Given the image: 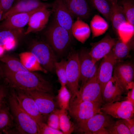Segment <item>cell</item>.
Returning a JSON list of instances; mask_svg holds the SVG:
<instances>
[{
  "mask_svg": "<svg viewBox=\"0 0 134 134\" xmlns=\"http://www.w3.org/2000/svg\"><path fill=\"white\" fill-rule=\"evenodd\" d=\"M2 79H3L2 71L0 67V80Z\"/></svg>",
  "mask_w": 134,
  "mask_h": 134,
  "instance_id": "ee69618b",
  "label": "cell"
},
{
  "mask_svg": "<svg viewBox=\"0 0 134 134\" xmlns=\"http://www.w3.org/2000/svg\"><path fill=\"white\" fill-rule=\"evenodd\" d=\"M117 31L120 40L124 43H128L134 35V25L127 21L120 25Z\"/></svg>",
  "mask_w": 134,
  "mask_h": 134,
  "instance_id": "1f68e13d",
  "label": "cell"
},
{
  "mask_svg": "<svg viewBox=\"0 0 134 134\" xmlns=\"http://www.w3.org/2000/svg\"><path fill=\"white\" fill-rule=\"evenodd\" d=\"M22 28L0 30V46L16 41L23 35Z\"/></svg>",
  "mask_w": 134,
  "mask_h": 134,
  "instance_id": "f1b7e54d",
  "label": "cell"
},
{
  "mask_svg": "<svg viewBox=\"0 0 134 134\" xmlns=\"http://www.w3.org/2000/svg\"><path fill=\"white\" fill-rule=\"evenodd\" d=\"M103 58L98 69L99 81L102 94L106 84L112 76L114 67L117 63L111 50Z\"/></svg>",
  "mask_w": 134,
  "mask_h": 134,
  "instance_id": "9a60e30c",
  "label": "cell"
},
{
  "mask_svg": "<svg viewBox=\"0 0 134 134\" xmlns=\"http://www.w3.org/2000/svg\"><path fill=\"white\" fill-rule=\"evenodd\" d=\"M111 5L110 21L114 28L116 31L119 26L127 21L121 6L117 1L110 2Z\"/></svg>",
  "mask_w": 134,
  "mask_h": 134,
  "instance_id": "d4e9b609",
  "label": "cell"
},
{
  "mask_svg": "<svg viewBox=\"0 0 134 134\" xmlns=\"http://www.w3.org/2000/svg\"><path fill=\"white\" fill-rule=\"evenodd\" d=\"M127 93L126 100L130 102L134 106V86Z\"/></svg>",
  "mask_w": 134,
  "mask_h": 134,
  "instance_id": "60d3db41",
  "label": "cell"
},
{
  "mask_svg": "<svg viewBox=\"0 0 134 134\" xmlns=\"http://www.w3.org/2000/svg\"><path fill=\"white\" fill-rule=\"evenodd\" d=\"M108 25L107 22L98 15H95L90 22V29L92 38L104 34L107 30Z\"/></svg>",
  "mask_w": 134,
  "mask_h": 134,
  "instance_id": "484cf974",
  "label": "cell"
},
{
  "mask_svg": "<svg viewBox=\"0 0 134 134\" xmlns=\"http://www.w3.org/2000/svg\"><path fill=\"white\" fill-rule=\"evenodd\" d=\"M0 61L5 64L10 70L14 72L30 71L25 67L20 60L8 54L0 55Z\"/></svg>",
  "mask_w": 134,
  "mask_h": 134,
  "instance_id": "83f0119b",
  "label": "cell"
},
{
  "mask_svg": "<svg viewBox=\"0 0 134 134\" xmlns=\"http://www.w3.org/2000/svg\"><path fill=\"white\" fill-rule=\"evenodd\" d=\"M70 93L66 86H61L58 90L57 99L60 109L67 110L69 108Z\"/></svg>",
  "mask_w": 134,
  "mask_h": 134,
  "instance_id": "d6a6232c",
  "label": "cell"
},
{
  "mask_svg": "<svg viewBox=\"0 0 134 134\" xmlns=\"http://www.w3.org/2000/svg\"><path fill=\"white\" fill-rule=\"evenodd\" d=\"M6 95L5 87L4 86L3 89L0 93V108L4 101V98Z\"/></svg>",
  "mask_w": 134,
  "mask_h": 134,
  "instance_id": "b9f144b4",
  "label": "cell"
},
{
  "mask_svg": "<svg viewBox=\"0 0 134 134\" xmlns=\"http://www.w3.org/2000/svg\"><path fill=\"white\" fill-rule=\"evenodd\" d=\"M52 13V10L46 7L39 8L31 16L28 23V28L25 34H27L31 32H37L42 30L47 23Z\"/></svg>",
  "mask_w": 134,
  "mask_h": 134,
  "instance_id": "2e32d148",
  "label": "cell"
},
{
  "mask_svg": "<svg viewBox=\"0 0 134 134\" xmlns=\"http://www.w3.org/2000/svg\"><path fill=\"white\" fill-rule=\"evenodd\" d=\"M74 17L85 19L89 16L90 9L86 0H63Z\"/></svg>",
  "mask_w": 134,
  "mask_h": 134,
  "instance_id": "44dd1931",
  "label": "cell"
},
{
  "mask_svg": "<svg viewBox=\"0 0 134 134\" xmlns=\"http://www.w3.org/2000/svg\"><path fill=\"white\" fill-rule=\"evenodd\" d=\"M52 5L39 0H18L3 15L2 20L15 14L28 12L43 7L49 8Z\"/></svg>",
  "mask_w": 134,
  "mask_h": 134,
  "instance_id": "ac0fdd59",
  "label": "cell"
},
{
  "mask_svg": "<svg viewBox=\"0 0 134 134\" xmlns=\"http://www.w3.org/2000/svg\"><path fill=\"white\" fill-rule=\"evenodd\" d=\"M126 126L129 130L131 134H134V119L131 118L122 119Z\"/></svg>",
  "mask_w": 134,
  "mask_h": 134,
  "instance_id": "ab89813d",
  "label": "cell"
},
{
  "mask_svg": "<svg viewBox=\"0 0 134 134\" xmlns=\"http://www.w3.org/2000/svg\"><path fill=\"white\" fill-rule=\"evenodd\" d=\"M0 67L3 79L14 89L38 91L51 94L53 92L51 83L38 73L31 71L14 72L1 62Z\"/></svg>",
  "mask_w": 134,
  "mask_h": 134,
  "instance_id": "6da1fadb",
  "label": "cell"
},
{
  "mask_svg": "<svg viewBox=\"0 0 134 134\" xmlns=\"http://www.w3.org/2000/svg\"><path fill=\"white\" fill-rule=\"evenodd\" d=\"M102 104L100 101H85L69 106L68 110L71 116L78 122L102 112L100 109Z\"/></svg>",
  "mask_w": 134,
  "mask_h": 134,
  "instance_id": "ba28073f",
  "label": "cell"
},
{
  "mask_svg": "<svg viewBox=\"0 0 134 134\" xmlns=\"http://www.w3.org/2000/svg\"><path fill=\"white\" fill-rule=\"evenodd\" d=\"M30 52L47 71H55L56 57L55 52L47 43L35 41L32 46Z\"/></svg>",
  "mask_w": 134,
  "mask_h": 134,
  "instance_id": "8992f818",
  "label": "cell"
},
{
  "mask_svg": "<svg viewBox=\"0 0 134 134\" xmlns=\"http://www.w3.org/2000/svg\"><path fill=\"white\" fill-rule=\"evenodd\" d=\"M117 40L108 34L100 40L91 43L92 46L89 54L93 60L97 63L111 51Z\"/></svg>",
  "mask_w": 134,
  "mask_h": 134,
  "instance_id": "e0dca14e",
  "label": "cell"
},
{
  "mask_svg": "<svg viewBox=\"0 0 134 134\" xmlns=\"http://www.w3.org/2000/svg\"><path fill=\"white\" fill-rule=\"evenodd\" d=\"M40 8L28 12L15 14L6 18L0 23V30L22 28L28 23L32 15Z\"/></svg>",
  "mask_w": 134,
  "mask_h": 134,
  "instance_id": "ffe728a7",
  "label": "cell"
},
{
  "mask_svg": "<svg viewBox=\"0 0 134 134\" xmlns=\"http://www.w3.org/2000/svg\"><path fill=\"white\" fill-rule=\"evenodd\" d=\"M23 91L33 99L40 112L45 118L56 109L54 98L51 94L36 91Z\"/></svg>",
  "mask_w": 134,
  "mask_h": 134,
  "instance_id": "5bb4252c",
  "label": "cell"
},
{
  "mask_svg": "<svg viewBox=\"0 0 134 134\" xmlns=\"http://www.w3.org/2000/svg\"><path fill=\"white\" fill-rule=\"evenodd\" d=\"M60 109H55L48 116L47 124L51 127L58 130L60 128L59 124Z\"/></svg>",
  "mask_w": 134,
  "mask_h": 134,
  "instance_id": "8d00e7d4",
  "label": "cell"
},
{
  "mask_svg": "<svg viewBox=\"0 0 134 134\" xmlns=\"http://www.w3.org/2000/svg\"><path fill=\"white\" fill-rule=\"evenodd\" d=\"M10 107L15 121V126L21 134H38L37 124L20 106L14 91L9 98Z\"/></svg>",
  "mask_w": 134,
  "mask_h": 134,
  "instance_id": "7a4b0ae2",
  "label": "cell"
},
{
  "mask_svg": "<svg viewBox=\"0 0 134 134\" xmlns=\"http://www.w3.org/2000/svg\"><path fill=\"white\" fill-rule=\"evenodd\" d=\"M85 101H100L103 103L99 81L98 70L96 74L80 88L77 95L69 104V106Z\"/></svg>",
  "mask_w": 134,
  "mask_h": 134,
  "instance_id": "52a82bcc",
  "label": "cell"
},
{
  "mask_svg": "<svg viewBox=\"0 0 134 134\" xmlns=\"http://www.w3.org/2000/svg\"><path fill=\"white\" fill-rule=\"evenodd\" d=\"M67 110L60 109V127L64 134H70L75 129V126L70 120Z\"/></svg>",
  "mask_w": 134,
  "mask_h": 134,
  "instance_id": "f546056e",
  "label": "cell"
},
{
  "mask_svg": "<svg viewBox=\"0 0 134 134\" xmlns=\"http://www.w3.org/2000/svg\"><path fill=\"white\" fill-rule=\"evenodd\" d=\"M121 3L122 9L127 21L134 25V5L131 0H123Z\"/></svg>",
  "mask_w": 134,
  "mask_h": 134,
  "instance_id": "d590c367",
  "label": "cell"
},
{
  "mask_svg": "<svg viewBox=\"0 0 134 134\" xmlns=\"http://www.w3.org/2000/svg\"><path fill=\"white\" fill-rule=\"evenodd\" d=\"M108 0L110 2L113 1H117V0Z\"/></svg>",
  "mask_w": 134,
  "mask_h": 134,
  "instance_id": "bcb514c9",
  "label": "cell"
},
{
  "mask_svg": "<svg viewBox=\"0 0 134 134\" xmlns=\"http://www.w3.org/2000/svg\"><path fill=\"white\" fill-rule=\"evenodd\" d=\"M46 36L47 43L55 52L60 55L63 54L68 48L73 36L54 19L48 28Z\"/></svg>",
  "mask_w": 134,
  "mask_h": 134,
  "instance_id": "3957f363",
  "label": "cell"
},
{
  "mask_svg": "<svg viewBox=\"0 0 134 134\" xmlns=\"http://www.w3.org/2000/svg\"><path fill=\"white\" fill-rule=\"evenodd\" d=\"M19 56L22 63L29 71H39L45 73L47 72L41 66L30 52L21 53Z\"/></svg>",
  "mask_w": 134,
  "mask_h": 134,
  "instance_id": "cb8c5ba5",
  "label": "cell"
},
{
  "mask_svg": "<svg viewBox=\"0 0 134 134\" xmlns=\"http://www.w3.org/2000/svg\"><path fill=\"white\" fill-rule=\"evenodd\" d=\"M80 75L79 81L82 88L86 82L97 73L98 67L89 54V51L83 49L78 53Z\"/></svg>",
  "mask_w": 134,
  "mask_h": 134,
  "instance_id": "9c48e42d",
  "label": "cell"
},
{
  "mask_svg": "<svg viewBox=\"0 0 134 134\" xmlns=\"http://www.w3.org/2000/svg\"><path fill=\"white\" fill-rule=\"evenodd\" d=\"M51 7L54 20L60 26L67 30L72 34L71 28L73 23L74 16L71 14L63 0H55Z\"/></svg>",
  "mask_w": 134,
  "mask_h": 134,
  "instance_id": "7c38bea8",
  "label": "cell"
},
{
  "mask_svg": "<svg viewBox=\"0 0 134 134\" xmlns=\"http://www.w3.org/2000/svg\"><path fill=\"white\" fill-rule=\"evenodd\" d=\"M14 0H0V9L2 12L3 15L12 7Z\"/></svg>",
  "mask_w": 134,
  "mask_h": 134,
  "instance_id": "f35d334b",
  "label": "cell"
},
{
  "mask_svg": "<svg viewBox=\"0 0 134 134\" xmlns=\"http://www.w3.org/2000/svg\"><path fill=\"white\" fill-rule=\"evenodd\" d=\"M129 42L124 43L119 39L112 48L111 50L117 63L123 62L128 55L131 49Z\"/></svg>",
  "mask_w": 134,
  "mask_h": 134,
  "instance_id": "4316f807",
  "label": "cell"
},
{
  "mask_svg": "<svg viewBox=\"0 0 134 134\" xmlns=\"http://www.w3.org/2000/svg\"><path fill=\"white\" fill-rule=\"evenodd\" d=\"M100 111L115 118L126 119L133 116L134 107L127 101H117L102 104Z\"/></svg>",
  "mask_w": 134,
  "mask_h": 134,
  "instance_id": "8fae6325",
  "label": "cell"
},
{
  "mask_svg": "<svg viewBox=\"0 0 134 134\" xmlns=\"http://www.w3.org/2000/svg\"><path fill=\"white\" fill-rule=\"evenodd\" d=\"M114 121L111 116L103 112L86 120L77 122L74 130L85 134H108L106 128Z\"/></svg>",
  "mask_w": 134,
  "mask_h": 134,
  "instance_id": "277c9868",
  "label": "cell"
},
{
  "mask_svg": "<svg viewBox=\"0 0 134 134\" xmlns=\"http://www.w3.org/2000/svg\"><path fill=\"white\" fill-rule=\"evenodd\" d=\"M125 92L117 78L112 76L106 84L102 94L103 104L119 101Z\"/></svg>",
  "mask_w": 134,
  "mask_h": 134,
  "instance_id": "d6986e66",
  "label": "cell"
},
{
  "mask_svg": "<svg viewBox=\"0 0 134 134\" xmlns=\"http://www.w3.org/2000/svg\"><path fill=\"white\" fill-rule=\"evenodd\" d=\"M4 101L0 108V134L7 133L14 125V118Z\"/></svg>",
  "mask_w": 134,
  "mask_h": 134,
  "instance_id": "603a6c76",
  "label": "cell"
},
{
  "mask_svg": "<svg viewBox=\"0 0 134 134\" xmlns=\"http://www.w3.org/2000/svg\"><path fill=\"white\" fill-rule=\"evenodd\" d=\"M94 7L105 18L108 23L110 22L111 5L108 0H90Z\"/></svg>",
  "mask_w": 134,
  "mask_h": 134,
  "instance_id": "4dcf8cb0",
  "label": "cell"
},
{
  "mask_svg": "<svg viewBox=\"0 0 134 134\" xmlns=\"http://www.w3.org/2000/svg\"><path fill=\"white\" fill-rule=\"evenodd\" d=\"M123 62L115 64L113 73L126 91L134 86V67L131 63Z\"/></svg>",
  "mask_w": 134,
  "mask_h": 134,
  "instance_id": "4fadbf2b",
  "label": "cell"
},
{
  "mask_svg": "<svg viewBox=\"0 0 134 134\" xmlns=\"http://www.w3.org/2000/svg\"><path fill=\"white\" fill-rule=\"evenodd\" d=\"M66 65L67 61L65 59L60 62L56 61L55 64V71L61 86L66 85Z\"/></svg>",
  "mask_w": 134,
  "mask_h": 134,
  "instance_id": "e575fe53",
  "label": "cell"
},
{
  "mask_svg": "<svg viewBox=\"0 0 134 134\" xmlns=\"http://www.w3.org/2000/svg\"></svg>",
  "mask_w": 134,
  "mask_h": 134,
  "instance_id": "7dc6e473",
  "label": "cell"
},
{
  "mask_svg": "<svg viewBox=\"0 0 134 134\" xmlns=\"http://www.w3.org/2000/svg\"><path fill=\"white\" fill-rule=\"evenodd\" d=\"M4 86L3 85L0 83V93L3 89Z\"/></svg>",
  "mask_w": 134,
  "mask_h": 134,
  "instance_id": "f6af8a7d",
  "label": "cell"
},
{
  "mask_svg": "<svg viewBox=\"0 0 134 134\" xmlns=\"http://www.w3.org/2000/svg\"><path fill=\"white\" fill-rule=\"evenodd\" d=\"M15 90L16 97L24 111L34 119L37 124L44 122L45 117L40 112L32 97L23 91Z\"/></svg>",
  "mask_w": 134,
  "mask_h": 134,
  "instance_id": "30bf717a",
  "label": "cell"
},
{
  "mask_svg": "<svg viewBox=\"0 0 134 134\" xmlns=\"http://www.w3.org/2000/svg\"><path fill=\"white\" fill-rule=\"evenodd\" d=\"M90 28L88 24L79 18L73 22L71 28L72 36L84 44L89 37L91 34Z\"/></svg>",
  "mask_w": 134,
  "mask_h": 134,
  "instance_id": "7402d4cb",
  "label": "cell"
},
{
  "mask_svg": "<svg viewBox=\"0 0 134 134\" xmlns=\"http://www.w3.org/2000/svg\"><path fill=\"white\" fill-rule=\"evenodd\" d=\"M108 134H131L122 119L114 121L106 128Z\"/></svg>",
  "mask_w": 134,
  "mask_h": 134,
  "instance_id": "836d02e7",
  "label": "cell"
},
{
  "mask_svg": "<svg viewBox=\"0 0 134 134\" xmlns=\"http://www.w3.org/2000/svg\"><path fill=\"white\" fill-rule=\"evenodd\" d=\"M37 125L38 134H63L62 131L51 127L45 122Z\"/></svg>",
  "mask_w": 134,
  "mask_h": 134,
  "instance_id": "74e56055",
  "label": "cell"
},
{
  "mask_svg": "<svg viewBox=\"0 0 134 134\" xmlns=\"http://www.w3.org/2000/svg\"><path fill=\"white\" fill-rule=\"evenodd\" d=\"M67 84L71 95L70 104L77 95L79 91L80 70L78 53L73 50L69 52L66 66Z\"/></svg>",
  "mask_w": 134,
  "mask_h": 134,
  "instance_id": "5b68a950",
  "label": "cell"
},
{
  "mask_svg": "<svg viewBox=\"0 0 134 134\" xmlns=\"http://www.w3.org/2000/svg\"><path fill=\"white\" fill-rule=\"evenodd\" d=\"M3 15V13L2 11L0 9V22L2 20V19Z\"/></svg>",
  "mask_w": 134,
  "mask_h": 134,
  "instance_id": "7bdbcfd3",
  "label": "cell"
}]
</instances>
